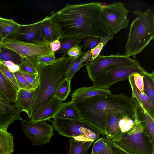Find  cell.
Segmentation results:
<instances>
[{"instance_id": "6da1fadb", "label": "cell", "mask_w": 154, "mask_h": 154, "mask_svg": "<svg viewBox=\"0 0 154 154\" xmlns=\"http://www.w3.org/2000/svg\"><path fill=\"white\" fill-rule=\"evenodd\" d=\"M103 5L101 2L66 4L61 9L52 11L50 17L60 28L62 38L93 36L111 40L114 34L103 18Z\"/></svg>"}, {"instance_id": "7a4b0ae2", "label": "cell", "mask_w": 154, "mask_h": 154, "mask_svg": "<svg viewBox=\"0 0 154 154\" xmlns=\"http://www.w3.org/2000/svg\"><path fill=\"white\" fill-rule=\"evenodd\" d=\"M74 103L79 111L80 120L95 128L103 136L109 115L135 116L134 99L122 93L95 96Z\"/></svg>"}, {"instance_id": "3957f363", "label": "cell", "mask_w": 154, "mask_h": 154, "mask_svg": "<svg viewBox=\"0 0 154 154\" xmlns=\"http://www.w3.org/2000/svg\"><path fill=\"white\" fill-rule=\"evenodd\" d=\"M74 59L63 55L49 63L38 64L36 68L40 84L34 90L31 107L28 116L29 119L54 97L59 86L67 78Z\"/></svg>"}, {"instance_id": "277c9868", "label": "cell", "mask_w": 154, "mask_h": 154, "mask_svg": "<svg viewBox=\"0 0 154 154\" xmlns=\"http://www.w3.org/2000/svg\"><path fill=\"white\" fill-rule=\"evenodd\" d=\"M133 13L137 17L131 24L123 55L135 58L154 39V14L150 8Z\"/></svg>"}, {"instance_id": "5b68a950", "label": "cell", "mask_w": 154, "mask_h": 154, "mask_svg": "<svg viewBox=\"0 0 154 154\" xmlns=\"http://www.w3.org/2000/svg\"><path fill=\"white\" fill-rule=\"evenodd\" d=\"M115 142L130 154H154V143L135 114L133 128L122 134L119 141Z\"/></svg>"}, {"instance_id": "8992f818", "label": "cell", "mask_w": 154, "mask_h": 154, "mask_svg": "<svg viewBox=\"0 0 154 154\" xmlns=\"http://www.w3.org/2000/svg\"><path fill=\"white\" fill-rule=\"evenodd\" d=\"M52 122L54 129L63 136L93 142L99 138V131L81 120L54 119Z\"/></svg>"}, {"instance_id": "52a82bcc", "label": "cell", "mask_w": 154, "mask_h": 154, "mask_svg": "<svg viewBox=\"0 0 154 154\" xmlns=\"http://www.w3.org/2000/svg\"><path fill=\"white\" fill-rule=\"evenodd\" d=\"M146 71L137 60L134 63L111 69L98 75L92 81L93 85L98 88L109 90L110 87L117 82L128 79L134 73L143 75Z\"/></svg>"}, {"instance_id": "ba28073f", "label": "cell", "mask_w": 154, "mask_h": 154, "mask_svg": "<svg viewBox=\"0 0 154 154\" xmlns=\"http://www.w3.org/2000/svg\"><path fill=\"white\" fill-rule=\"evenodd\" d=\"M137 60L119 53L108 56L99 55L85 66L89 77L92 82L102 73L113 68L132 64Z\"/></svg>"}, {"instance_id": "9c48e42d", "label": "cell", "mask_w": 154, "mask_h": 154, "mask_svg": "<svg viewBox=\"0 0 154 154\" xmlns=\"http://www.w3.org/2000/svg\"><path fill=\"white\" fill-rule=\"evenodd\" d=\"M101 12L104 20L113 34L128 27L129 20L127 14L129 11L122 3L117 2L103 5Z\"/></svg>"}, {"instance_id": "30bf717a", "label": "cell", "mask_w": 154, "mask_h": 154, "mask_svg": "<svg viewBox=\"0 0 154 154\" xmlns=\"http://www.w3.org/2000/svg\"><path fill=\"white\" fill-rule=\"evenodd\" d=\"M23 131L34 146L43 145L50 142L54 135L53 126L46 121H28L23 119L20 120Z\"/></svg>"}, {"instance_id": "8fae6325", "label": "cell", "mask_w": 154, "mask_h": 154, "mask_svg": "<svg viewBox=\"0 0 154 154\" xmlns=\"http://www.w3.org/2000/svg\"><path fill=\"white\" fill-rule=\"evenodd\" d=\"M50 42L44 41L34 43L20 42L13 38L5 39L2 45L11 49L22 57H38L52 54L49 45Z\"/></svg>"}, {"instance_id": "7c38bea8", "label": "cell", "mask_w": 154, "mask_h": 154, "mask_svg": "<svg viewBox=\"0 0 154 154\" xmlns=\"http://www.w3.org/2000/svg\"><path fill=\"white\" fill-rule=\"evenodd\" d=\"M43 21V19L30 24H20V29L11 38L28 43L47 41L44 38L42 33Z\"/></svg>"}, {"instance_id": "4fadbf2b", "label": "cell", "mask_w": 154, "mask_h": 154, "mask_svg": "<svg viewBox=\"0 0 154 154\" xmlns=\"http://www.w3.org/2000/svg\"><path fill=\"white\" fill-rule=\"evenodd\" d=\"M22 112L17 101L6 103L0 101V128L7 129L9 126L16 120H21L20 113Z\"/></svg>"}, {"instance_id": "5bb4252c", "label": "cell", "mask_w": 154, "mask_h": 154, "mask_svg": "<svg viewBox=\"0 0 154 154\" xmlns=\"http://www.w3.org/2000/svg\"><path fill=\"white\" fill-rule=\"evenodd\" d=\"M135 103V114L138 120L149 133L153 142H154V119L146 110L135 95L132 94Z\"/></svg>"}, {"instance_id": "9a60e30c", "label": "cell", "mask_w": 154, "mask_h": 154, "mask_svg": "<svg viewBox=\"0 0 154 154\" xmlns=\"http://www.w3.org/2000/svg\"><path fill=\"white\" fill-rule=\"evenodd\" d=\"M62 102L54 97L40 108L32 117L30 121L36 122L50 120L53 118Z\"/></svg>"}, {"instance_id": "2e32d148", "label": "cell", "mask_w": 154, "mask_h": 154, "mask_svg": "<svg viewBox=\"0 0 154 154\" xmlns=\"http://www.w3.org/2000/svg\"><path fill=\"white\" fill-rule=\"evenodd\" d=\"M109 90L98 88L92 86L80 87L74 91L71 95V101L75 103L95 96L111 94Z\"/></svg>"}, {"instance_id": "e0dca14e", "label": "cell", "mask_w": 154, "mask_h": 154, "mask_svg": "<svg viewBox=\"0 0 154 154\" xmlns=\"http://www.w3.org/2000/svg\"><path fill=\"white\" fill-rule=\"evenodd\" d=\"M17 91L0 70V101L11 103L17 101Z\"/></svg>"}, {"instance_id": "ac0fdd59", "label": "cell", "mask_w": 154, "mask_h": 154, "mask_svg": "<svg viewBox=\"0 0 154 154\" xmlns=\"http://www.w3.org/2000/svg\"><path fill=\"white\" fill-rule=\"evenodd\" d=\"M42 33L45 39L51 42L56 40H60L63 37L62 31L58 25L47 16L43 19Z\"/></svg>"}, {"instance_id": "d6986e66", "label": "cell", "mask_w": 154, "mask_h": 154, "mask_svg": "<svg viewBox=\"0 0 154 154\" xmlns=\"http://www.w3.org/2000/svg\"><path fill=\"white\" fill-rule=\"evenodd\" d=\"M53 118L54 119L80 120L79 111L74 103L71 101L62 102Z\"/></svg>"}, {"instance_id": "ffe728a7", "label": "cell", "mask_w": 154, "mask_h": 154, "mask_svg": "<svg viewBox=\"0 0 154 154\" xmlns=\"http://www.w3.org/2000/svg\"><path fill=\"white\" fill-rule=\"evenodd\" d=\"M122 115L111 114L107 118V123L105 130V136L106 138L114 142L119 141L122 134L118 127V120Z\"/></svg>"}, {"instance_id": "44dd1931", "label": "cell", "mask_w": 154, "mask_h": 154, "mask_svg": "<svg viewBox=\"0 0 154 154\" xmlns=\"http://www.w3.org/2000/svg\"><path fill=\"white\" fill-rule=\"evenodd\" d=\"M133 74L130 75L128 78L132 93L136 96L149 114L154 119V105L148 97L144 93H142L136 87L134 83Z\"/></svg>"}, {"instance_id": "7402d4cb", "label": "cell", "mask_w": 154, "mask_h": 154, "mask_svg": "<svg viewBox=\"0 0 154 154\" xmlns=\"http://www.w3.org/2000/svg\"><path fill=\"white\" fill-rule=\"evenodd\" d=\"M35 90L19 89L17 91V100L22 112L29 116L33 101Z\"/></svg>"}, {"instance_id": "603a6c76", "label": "cell", "mask_w": 154, "mask_h": 154, "mask_svg": "<svg viewBox=\"0 0 154 154\" xmlns=\"http://www.w3.org/2000/svg\"><path fill=\"white\" fill-rule=\"evenodd\" d=\"M20 25L13 19L0 17V34L3 40L15 34L20 29Z\"/></svg>"}, {"instance_id": "cb8c5ba5", "label": "cell", "mask_w": 154, "mask_h": 154, "mask_svg": "<svg viewBox=\"0 0 154 154\" xmlns=\"http://www.w3.org/2000/svg\"><path fill=\"white\" fill-rule=\"evenodd\" d=\"M92 60L91 50L82 52L78 57L74 60L68 73L67 78L70 81L76 72L86 63Z\"/></svg>"}, {"instance_id": "d4e9b609", "label": "cell", "mask_w": 154, "mask_h": 154, "mask_svg": "<svg viewBox=\"0 0 154 154\" xmlns=\"http://www.w3.org/2000/svg\"><path fill=\"white\" fill-rule=\"evenodd\" d=\"M7 130L0 128V154H11L14 152L13 136Z\"/></svg>"}, {"instance_id": "484cf974", "label": "cell", "mask_w": 154, "mask_h": 154, "mask_svg": "<svg viewBox=\"0 0 154 154\" xmlns=\"http://www.w3.org/2000/svg\"><path fill=\"white\" fill-rule=\"evenodd\" d=\"M70 148L69 154H88V149L93 143L90 141H81L69 138Z\"/></svg>"}, {"instance_id": "4316f807", "label": "cell", "mask_w": 154, "mask_h": 154, "mask_svg": "<svg viewBox=\"0 0 154 154\" xmlns=\"http://www.w3.org/2000/svg\"><path fill=\"white\" fill-rule=\"evenodd\" d=\"M10 61L19 66L21 63V57L14 51L0 46V62Z\"/></svg>"}, {"instance_id": "83f0119b", "label": "cell", "mask_w": 154, "mask_h": 154, "mask_svg": "<svg viewBox=\"0 0 154 154\" xmlns=\"http://www.w3.org/2000/svg\"><path fill=\"white\" fill-rule=\"evenodd\" d=\"M143 76V93L154 105V72L151 73L146 72Z\"/></svg>"}, {"instance_id": "f1b7e54d", "label": "cell", "mask_w": 154, "mask_h": 154, "mask_svg": "<svg viewBox=\"0 0 154 154\" xmlns=\"http://www.w3.org/2000/svg\"><path fill=\"white\" fill-rule=\"evenodd\" d=\"M36 57H21V63L19 66L20 71L24 73L33 74L38 73L36 66L38 64Z\"/></svg>"}, {"instance_id": "f546056e", "label": "cell", "mask_w": 154, "mask_h": 154, "mask_svg": "<svg viewBox=\"0 0 154 154\" xmlns=\"http://www.w3.org/2000/svg\"><path fill=\"white\" fill-rule=\"evenodd\" d=\"M83 38L64 37L61 38L60 41L61 47L55 53L63 54L65 55L67 51L74 46L78 45Z\"/></svg>"}, {"instance_id": "4dcf8cb0", "label": "cell", "mask_w": 154, "mask_h": 154, "mask_svg": "<svg viewBox=\"0 0 154 154\" xmlns=\"http://www.w3.org/2000/svg\"><path fill=\"white\" fill-rule=\"evenodd\" d=\"M135 123V116L132 117L126 115H122L119 117L118 125L122 134L127 132L133 128Z\"/></svg>"}, {"instance_id": "1f68e13d", "label": "cell", "mask_w": 154, "mask_h": 154, "mask_svg": "<svg viewBox=\"0 0 154 154\" xmlns=\"http://www.w3.org/2000/svg\"><path fill=\"white\" fill-rule=\"evenodd\" d=\"M110 154V149L108 146L105 136H103L97 140L94 143L92 147L91 154Z\"/></svg>"}, {"instance_id": "d6a6232c", "label": "cell", "mask_w": 154, "mask_h": 154, "mask_svg": "<svg viewBox=\"0 0 154 154\" xmlns=\"http://www.w3.org/2000/svg\"><path fill=\"white\" fill-rule=\"evenodd\" d=\"M71 82L66 78L59 86L54 97L61 101H65L70 92Z\"/></svg>"}, {"instance_id": "836d02e7", "label": "cell", "mask_w": 154, "mask_h": 154, "mask_svg": "<svg viewBox=\"0 0 154 154\" xmlns=\"http://www.w3.org/2000/svg\"><path fill=\"white\" fill-rule=\"evenodd\" d=\"M0 70L18 91L19 90V88L14 72L10 70L8 67L1 63L0 62Z\"/></svg>"}, {"instance_id": "e575fe53", "label": "cell", "mask_w": 154, "mask_h": 154, "mask_svg": "<svg viewBox=\"0 0 154 154\" xmlns=\"http://www.w3.org/2000/svg\"><path fill=\"white\" fill-rule=\"evenodd\" d=\"M104 38L93 36H87L83 38L85 50L88 48L89 50H92L95 48L103 40Z\"/></svg>"}, {"instance_id": "d590c367", "label": "cell", "mask_w": 154, "mask_h": 154, "mask_svg": "<svg viewBox=\"0 0 154 154\" xmlns=\"http://www.w3.org/2000/svg\"><path fill=\"white\" fill-rule=\"evenodd\" d=\"M19 89L34 90L32 86L23 76L21 72L18 70L14 72Z\"/></svg>"}, {"instance_id": "8d00e7d4", "label": "cell", "mask_w": 154, "mask_h": 154, "mask_svg": "<svg viewBox=\"0 0 154 154\" xmlns=\"http://www.w3.org/2000/svg\"><path fill=\"white\" fill-rule=\"evenodd\" d=\"M23 76L25 78L27 82L35 90L39 86L40 81L38 73L31 74L21 72Z\"/></svg>"}, {"instance_id": "74e56055", "label": "cell", "mask_w": 154, "mask_h": 154, "mask_svg": "<svg viewBox=\"0 0 154 154\" xmlns=\"http://www.w3.org/2000/svg\"><path fill=\"white\" fill-rule=\"evenodd\" d=\"M106 141L111 154H130L119 147L112 140L106 138Z\"/></svg>"}, {"instance_id": "f35d334b", "label": "cell", "mask_w": 154, "mask_h": 154, "mask_svg": "<svg viewBox=\"0 0 154 154\" xmlns=\"http://www.w3.org/2000/svg\"><path fill=\"white\" fill-rule=\"evenodd\" d=\"M110 40L108 38H104L102 41L94 48L91 50L92 60L96 58L100 54L103 48L106 44L107 42Z\"/></svg>"}, {"instance_id": "ab89813d", "label": "cell", "mask_w": 154, "mask_h": 154, "mask_svg": "<svg viewBox=\"0 0 154 154\" xmlns=\"http://www.w3.org/2000/svg\"><path fill=\"white\" fill-rule=\"evenodd\" d=\"M82 53L81 47L79 45L75 46L69 50L65 55L73 59H75L78 57Z\"/></svg>"}, {"instance_id": "60d3db41", "label": "cell", "mask_w": 154, "mask_h": 154, "mask_svg": "<svg viewBox=\"0 0 154 154\" xmlns=\"http://www.w3.org/2000/svg\"><path fill=\"white\" fill-rule=\"evenodd\" d=\"M133 75L136 86L142 93H144L143 76L138 73H134Z\"/></svg>"}, {"instance_id": "b9f144b4", "label": "cell", "mask_w": 154, "mask_h": 154, "mask_svg": "<svg viewBox=\"0 0 154 154\" xmlns=\"http://www.w3.org/2000/svg\"><path fill=\"white\" fill-rule=\"evenodd\" d=\"M36 58L38 63L43 64L49 63L56 59L55 53L46 56L36 57Z\"/></svg>"}, {"instance_id": "7bdbcfd3", "label": "cell", "mask_w": 154, "mask_h": 154, "mask_svg": "<svg viewBox=\"0 0 154 154\" xmlns=\"http://www.w3.org/2000/svg\"><path fill=\"white\" fill-rule=\"evenodd\" d=\"M1 63L6 66L10 70L14 72L20 70V67L19 66L14 64L10 61L0 62Z\"/></svg>"}, {"instance_id": "ee69618b", "label": "cell", "mask_w": 154, "mask_h": 154, "mask_svg": "<svg viewBox=\"0 0 154 154\" xmlns=\"http://www.w3.org/2000/svg\"><path fill=\"white\" fill-rule=\"evenodd\" d=\"M49 47L51 50L55 53L60 49L61 47V43L60 40H56L50 42Z\"/></svg>"}, {"instance_id": "f6af8a7d", "label": "cell", "mask_w": 154, "mask_h": 154, "mask_svg": "<svg viewBox=\"0 0 154 154\" xmlns=\"http://www.w3.org/2000/svg\"><path fill=\"white\" fill-rule=\"evenodd\" d=\"M3 40H4L3 39L2 36L0 34V46L2 44Z\"/></svg>"}, {"instance_id": "bcb514c9", "label": "cell", "mask_w": 154, "mask_h": 154, "mask_svg": "<svg viewBox=\"0 0 154 154\" xmlns=\"http://www.w3.org/2000/svg\"><path fill=\"white\" fill-rule=\"evenodd\" d=\"M111 154V153H110V154H98V153H95V154Z\"/></svg>"}]
</instances>
